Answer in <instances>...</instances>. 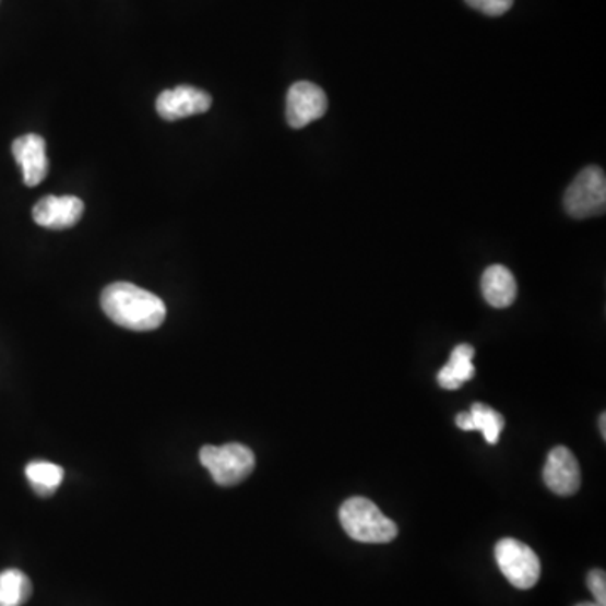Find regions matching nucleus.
I'll return each instance as SVG.
<instances>
[{"mask_svg":"<svg viewBox=\"0 0 606 606\" xmlns=\"http://www.w3.org/2000/svg\"><path fill=\"white\" fill-rule=\"evenodd\" d=\"M102 309L111 322L129 331L148 332L166 320V304L133 283H111L102 294Z\"/></svg>","mask_w":606,"mask_h":606,"instance_id":"1","label":"nucleus"},{"mask_svg":"<svg viewBox=\"0 0 606 606\" xmlns=\"http://www.w3.org/2000/svg\"><path fill=\"white\" fill-rule=\"evenodd\" d=\"M85 213V204L74 195H46L33 210L37 225L48 229L73 228Z\"/></svg>","mask_w":606,"mask_h":606,"instance_id":"9","label":"nucleus"},{"mask_svg":"<svg viewBox=\"0 0 606 606\" xmlns=\"http://www.w3.org/2000/svg\"><path fill=\"white\" fill-rule=\"evenodd\" d=\"M565 207L574 219L602 216L606 207L605 173L595 166L581 170L566 191Z\"/></svg>","mask_w":606,"mask_h":606,"instance_id":"4","label":"nucleus"},{"mask_svg":"<svg viewBox=\"0 0 606 606\" xmlns=\"http://www.w3.org/2000/svg\"><path fill=\"white\" fill-rule=\"evenodd\" d=\"M26 477L37 496L49 497L59 489L64 478V471L56 463L37 460L27 465Z\"/></svg>","mask_w":606,"mask_h":606,"instance_id":"13","label":"nucleus"},{"mask_svg":"<svg viewBox=\"0 0 606 606\" xmlns=\"http://www.w3.org/2000/svg\"><path fill=\"white\" fill-rule=\"evenodd\" d=\"M328 96L320 86L298 81L288 90L287 121L292 129H304L328 111Z\"/></svg>","mask_w":606,"mask_h":606,"instance_id":"6","label":"nucleus"},{"mask_svg":"<svg viewBox=\"0 0 606 606\" xmlns=\"http://www.w3.org/2000/svg\"><path fill=\"white\" fill-rule=\"evenodd\" d=\"M543 475L548 489L558 496H573L580 490V463L573 452L566 447H556L549 452Z\"/></svg>","mask_w":606,"mask_h":606,"instance_id":"8","label":"nucleus"},{"mask_svg":"<svg viewBox=\"0 0 606 606\" xmlns=\"http://www.w3.org/2000/svg\"><path fill=\"white\" fill-rule=\"evenodd\" d=\"M33 595V583L19 570L0 573V606H23Z\"/></svg>","mask_w":606,"mask_h":606,"instance_id":"14","label":"nucleus"},{"mask_svg":"<svg viewBox=\"0 0 606 606\" xmlns=\"http://www.w3.org/2000/svg\"><path fill=\"white\" fill-rule=\"evenodd\" d=\"M482 294L489 306L496 309H508L518 297L515 276L506 266H489L482 275Z\"/></svg>","mask_w":606,"mask_h":606,"instance_id":"11","label":"nucleus"},{"mask_svg":"<svg viewBox=\"0 0 606 606\" xmlns=\"http://www.w3.org/2000/svg\"><path fill=\"white\" fill-rule=\"evenodd\" d=\"M586 583H589L590 592L595 596V603L599 606H606V574L603 570L590 571L589 578H586Z\"/></svg>","mask_w":606,"mask_h":606,"instance_id":"17","label":"nucleus"},{"mask_svg":"<svg viewBox=\"0 0 606 606\" xmlns=\"http://www.w3.org/2000/svg\"><path fill=\"white\" fill-rule=\"evenodd\" d=\"M496 561L499 570L512 586L531 590L540 578V561L536 552L512 537H503L496 546Z\"/></svg>","mask_w":606,"mask_h":606,"instance_id":"5","label":"nucleus"},{"mask_svg":"<svg viewBox=\"0 0 606 606\" xmlns=\"http://www.w3.org/2000/svg\"><path fill=\"white\" fill-rule=\"evenodd\" d=\"M475 349L468 344H460L450 354L449 364H444L437 379L443 390H459L463 382L471 381L475 376Z\"/></svg>","mask_w":606,"mask_h":606,"instance_id":"12","label":"nucleus"},{"mask_svg":"<svg viewBox=\"0 0 606 606\" xmlns=\"http://www.w3.org/2000/svg\"><path fill=\"white\" fill-rule=\"evenodd\" d=\"M342 527L357 543L384 544L397 536L396 522L366 497H350L338 512Z\"/></svg>","mask_w":606,"mask_h":606,"instance_id":"2","label":"nucleus"},{"mask_svg":"<svg viewBox=\"0 0 606 606\" xmlns=\"http://www.w3.org/2000/svg\"><path fill=\"white\" fill-rule=\"evenodd\" d=\"M471 416L474 431H482L487 443L496 444L506 427L503 416L484 403L472 404Z\"/></svg>","mask_w":606,"mask_h":606,"instance_id":"15","label":"nucleus"},{"mask_svg":"<svg viewBox=\"0 0 606 606\" xmlns=\"http://www.w3.org/2000/svg\"><path fill=\"white\" fill-rule=\"evenodd\" d=\"M599 430H602V437H603V440H605V438H606V416H605V413H603V415L599 416Z\"/></svg>","mask_w":606,"mask_h":606,"instance_id":"18","label":"nucleus"},{"mask_svg":"<svg viewBox=\"0 0 606 606\" xmlns=\"http://www.w3.org/2000/svg\"><path fill=\"white\" fill-rule=\"evenodd\" d=\"M199 460L221 487H233L247 480L257 463L254 453L241 443H226L223 447L206 444L199 452Z\"/></svg>","mask_w":606,"mask_h":606,"instance_id":"3","label":"nucleus"},{"mask_svg":"<svg viewBox=\"0 0 606 606\" xmlns=\"http://www.w3.org/2000/svg\"><path fill=\"white\" fill-rule=\"evenodd\" d=\"M213 104L210 93L194 86H177L162 92L157 98V114L167 121L182 120L192 115L206 114Z\"/></svg>","mask_w":606,"mask_h":606,"instance_id":"7","label":"nucleus"},{"mask_svg":"<svg viewBox=\"0 0 606 606\" xmlns=\"http://www.w3.org/2000/svg\"><path fill=\"white\" fill-rule=\"evenodd\" d=\"M577 606H599V605H596L595 602H584V603H580V605H577Z\"/></svg>","mask_w":606,"mask_h":606,"instance_id":"19","label":"nucleus"},{"mask_svg":"<svg viewBox=\"0 0 606 606\" xmlns=\"http://www.w3.org/2000/svg\"><path fill=\"white\" fill-rule=\"evenodd\" d=\"M465 2L471 8L477 9L484 14L492 15V17L506 14L514 5V0H465Z\"/></svg>","mask_w":606,"mask_h":606,"instance_id":"16","label":"nucleus"},{"mask_svg":"<svg viewBox=\"0 0 606 606\" xmlns=\"http://www.w3.org/2000/svg\"><path fill=\"white\" fill-rule=\"evenodd\" d=\"M12 154L23 167L24 185L36 188L48 176L49 162L46 155V140L36 133L19 136L12 144Z\"/></svg>","mask_w":606,"mask_h":606,"instance_id":"10","label":"nucleus"}]
</instances>
